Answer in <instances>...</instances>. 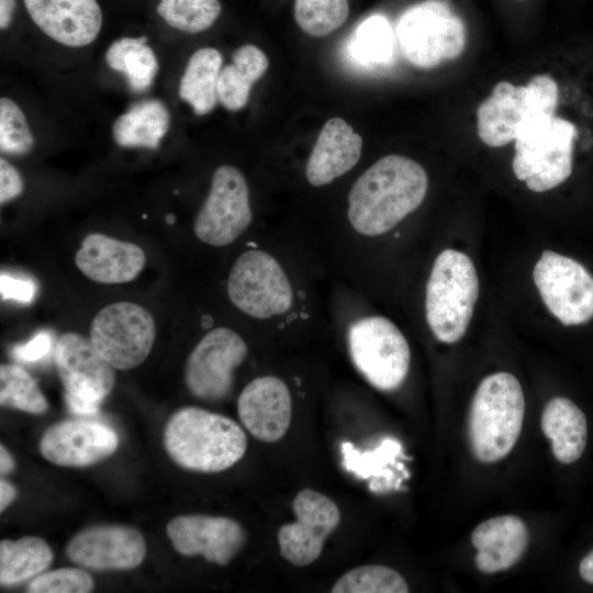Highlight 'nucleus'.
<instances>
[{"mask_svg":"<svg viewBox=\"0 0 593 593\" xmlns=\"http://www.w3.org/2000/svg\"><path fill=\"white\" fill-rule=\"evenodd\" d=\"M428 189L425 169L401 155H387L354 182L347 219L359 235L376 237L396 226L424 201Z\"/></svg>","mask_w":593,"mask_h":593,"instance_id":"obj_1","label":"nucleus"},{"mask_svg":"<svg viewBox=\"0 0 593 593\" xmlns=\"http://www.w3.org/2000/svg\"><path fill=\"white\" fill-rule=\"evenodd\" d=\"M164 446L183 469L215 473L237 463L247 450V436L233 419L197 406L177 410L164 429Z\"/></svg>","mask_w":593,"mask_h":593,"instance_id":"obj_2","label":"nucleus"},{"mask_svg":"<svg viewBox=\"0 0 593 593\" xmlns=\"http://www.w3.org/2000/svg\"><path fill=\"white\" fill-rule=\"evenodd\" d=\"M525 398L519 381L508 372L485 377L469 410L468 435L475 459L491 463L507 456L519 437Z\"/></svg>","mask_w":593,"mask_h":593,"instance_id":"obj_3","label":"nucleus"},{"mask_svg":"<svg viewBox=\"0 0 593 593\" xmlns=\"http://www.w3.org/2000/svg\"><path fill=\"white\" fill-rule=\"evenodd\" d=\"M479 296L475 267L466 254L445 249L435 259L425 292V315L437 340L454 344L470 324Z\"/></svg>","mask_w":593,"mask_h":593,"instance_id":"obj_4","label":"nucleus"},{"mask_svg":"<svg viewBox=\"0 0 593 593\" xmlns=\"http://www.w3.org/2000/svg\"><path fill=\"white\" fill-rule=\"evenodd\" d=\"M559 89L548 75H536L525 86L500 81L477 110V132L490 147L515 141L530 122L553 118Z\"/></svg>","mask_w":593,"mask_h":593,"instance_id":"obj_5","label":"nucleus"},{"mask_svg":"<svg viewBox=\"0 0 593 593\" xmlns=\"http://www.w3.org/2000/svg\"><path fill=\"white\" fill-rule=\"evenodd\" d=\"M575 125L553 116L533 121L515 138L512 167L515 177L529 190L545 192L556 188L572 172Z\"/></svg>","mask_w":593,"mask_h":593,"instance_id":"obj_6","label":"nucleus"},{"mask_svg":"<svg viewBox=\"0 0 593 593\" xmlns=\"http://www.w3.org/2000/svg\"><path fill=\"white\" fill-rule=\"evenodd\" d=\"M395 35L403 57L421 69L457 58L466 46L463 22L443 0H425L407 8L398 21Z\"/></svg>","mask_w":593,"mask_h":593,"instance_id":"obj_7","label":"nucleus"},{"mask_svg":"<svg viewBox=\"0 0 593 593\" xmlns=\"http://www.w3.org/2000/svg\"><path fill=\"white\" fill-rule=\"evenodd\" d=\"M350 359L358 372L380 391H393L409 373L411 349L389 318L369 315L354 321L347 333Z\"/></svg>","mask_w":593,"mask_h":593,"instance_id":"obj_8","label":"nucleus"},{"mask_svg":"<svg viewBox=\"0 0 593 593\" xmlns=\"http://www.w3.org/2000/svg\"><path fill=\"white\" fill-rule=\"evenodd\" d=\"M226 292L239 311L257 320L281 316L294 302L283 267L262 249H249L236 258L227 277Z\"/></svg>","mask_w":593,"mask_h":593,"instance_id":"obj_9","label":"nucleus"},{"mask_svg":"<svg viewBox=\"0 0 593 593\" xmlns=\"http://www.w3.org/2000/svg\"><path fill=\"white\" fill-rule=\"evenodd\" d=\"M55 363L69 411L78 416L97 414L114 387L115 372L90 338L63 334L55 346Z\"/></svg>","mask_w":593,"mask_h":593,"instance_id":"obj_10","label":"nucleus"},{"mask_svg":"<svg viewBox=\"0 0 593 593\" xmlns=\"http://www.w3.org/2000/svg\"><path fill=\"white\" fill-rule=\"evenodd\" d=\"M156 337L152 314L132 302L104 306L93 317L89 338L99 355L114 369L139 366L149 355Z\"/></svg>","mask_w":593,"mask_h":593,"instance_id":"obj_11","label":"nucleus"},{"mask_svg":"<svg viewBox=\"0 0 593 593\" xmlns=\"http://www.w3.org/2000/svg\"><path fill=\"white\" fill-rule=\"evenodd\" d=\"M251 220L249 188L245 176L231 165L217 167L193 223L197 238L210 246H227L243 235Z\"/></svg>","mask_w":593,"mask_h":593,"instance_id":"obj_12","label":"nucleus"},{"mask_svg":"<svg viewBox=\"0 0 593 593\" xmlns=\"http://www.w3.org/2000/svg\"><path fill=\"white\" fill-rule=\"evenodd\" d=\"M533 277L542 302L563 325H580L593 318V276L580 262L545 250Z\"/></svg>","mask_w":593,"mask_h":593,"instance_id":"obj_13","label":"nucleus"},{"mask_svg":"<svg viewBox=\"0 0 593 593\" xmlns=\"http://www.w3.org/2000/svg\"><path fill=\"white\" fill-rule=\"evenodd\" d=\"M242 336L228 327L210 329L188 356L184 382L192 395L203 401H221L232 390L234 371L247 356Z\"/></svg>","mask_w":593,"mask_h":593,"instance_id":"obj_14","label":"nucleus"},{"mask_svg":"<svg viewBox=\"0 0 593 593\" xmlns=\"http://www.w3.org/2000/svg\"><path fill=\"white\" fill-rule=\"evenodd\" d=\"M294 522L280 526L277 540L281 557L295 567H306L321 556L325 540L340 523V510L327 495L303 489L292 502Z\"/></svg>","mask_w":593,"mask_h":593,"instance_id":"obj_15","label":"nucleus"},{"mask_svg":"<svg viewBox=\"0 0 593 593\" xmlns=\"http://www.w3.org/2000/svg\"><path fill=\"white\" fill-rule=\"evenodd\" d=\"M166 532L180 555L202 556L219 566L228 564L246 542L243 526L225 516L180 515L168 523Z\"/></svg>","mask_w":593,"mask_h":593,"instance_id":"obj_16","label":"nucleus"},{"mask_svg":"<svg viewBox=\"0 0 593 593\" xmlns=\"http://www.w3.org/2000/svg\"><path fill=\"white\" fill-rule=\"evenodd\" d=\"M76 564L92 570H130L146 556V542L135 528L124 525H96L77 533L66 546Z\"/></svg>","mask_w":593,"mask_h":593,"instance_id":"obj_17","label":"nucleus"},{"mask_svg":"<svg viewBox=\"0 0 593 593\" xmlns=\"http://www.w3.org/2000/svg\"><path fill=\"white\" fill-rule=\"evenodd\" d=\"M119 437L110 426L89 419H66L49 426L41 437L40 451L61 467H88L110 457Z\"/></svg>","mask_w":593,"mask_h":593,"instance_id":"obj_18","label":"nucleus"},{"mask_svg":"<svg viewBox=\"0 0 593 593\" xmlns=\"http://www.w3.org/2000/svg\"><path fill=\"white\" fill-rule=\"evenodd\" d=\"M237 412L243 426L256 439L264 443L279 441L291 424V392L278 377H257L240 392Z\"/></svg>","mask_w":593,"mask_h":593,"instance_id":"obj_19","label":"nucleus"},{"mask_svg":"<svg viewBox=\"0 0 593 593\" xmlns=\"http://www.w3.org/2000/svg\"><path fill=\"white\" fill-rule=\"evenodd\" d=\"M24 5L44 34L68 47L91 44L102 27L97 0H24Z\"/></svg>","mask_w":593,"mask_h":593,"instance_id":"obj_20","label":"nucleus"},{"mask_svg":"<svg viewBox=\"0 0 593 593\" xmlns=\"http://www.w3.org/2000/svg\"><path fill=\"white\" fill-rule=\"evenodd\" d=\"M145 261V253L138 245L101 233L88 234L75 256L77 268L86 277L105 284L134 280Z\"/></svg>","mask_w":593,"mask_h":593,"instance_id":"obj_21","label":"nucleus"},{"mask_svg":"<svg viewBox=\"0 0 593 593\" xmlns=\"http://www.w3.org/2000/svg\"><path fill=\"white\" fill-rule=\"evenodd\" d=\"M361 149V136L345 120H327L305 165L309 183L323 187L342 177L358 163Z\"/></svg>","mask_w":593,"mask_h":593,"instance_id":"obj_22","label":"nucleus"},{"mask_svg":"<svg viewBox=\"0 0 593 593\" xmlns=\"http://www.w3.org/2000/svg\"><path fill=\"white\" fill-rule=\"evenodd\" d=\"M528 540V528L518 516L501 515L480 523L471 534L477 568L486 574L512 568L525 553Z\"/></svg>","mask_w":593,"mask_h":593,"instance_id":"obj_23","label":"nucleus"},{"mask_svg":"<svg viewBox=\"0 0 593 593\" xmlns=\"http://www.w3.org/2000/svg\"><path fill=\"white\" fill-rule=\"evenodd\" d=\"M541 429L559 462L573 463L582 456L588 439L586 418L571 400L551 399L541 414Z\"/></svg>","mask_w":593,"mask_h":593,"instance_id":"obj_24","label":"nucleus"},{"mask_svg":"<svg viewBox=\"0 0 593 593\" xmlns=\"http://www.w3.org/2000/svg\"><path fill=\"white\" fill-rule=\"evenodd\" d=\"M170 119L169 110L160 100H142L116 118L112 136L122 147L155 149L167 134Z\"/></svg>","mask_w":593,"mask_h":593,"instance_id":"obj_25","label":"nucleus"},{"mask_svg":"<svg viewBox=\"0 0 593 593\" xmlns=\"http://www.w3.org/2000/svg\"><path fill=\"white\" fill-rule=\"evenodd\" d=\"M269 67L262 49L245 44L235 49L232 61L222 67L217 81L219 102L228 111L243 109L249 99L254 83Z\"/></svg>","mask_w":593,"mask_h":593,"instance_id":"obj_26","label":"nucleus"},{"mask_svg":"<svg viewBox=\"0 0 593 593\" xmlns=\"http://www.w3.org/2000/svg\"><path fill=\"white\" fill-rule=\"evenodd\" d=\"M222 64V54L214 47L199 48L189 57L178 93L197 115L209 114L219 101L217 81Z\"/></svg>","mask_w":593,"mask_h":593,"instance_id":"obj_27","label":"nucleus"},{"mask_svg":"<svg viewBox=\"0 0 593 593\" xmlns=\"http://www.w3.org/2000/svg\"><path fill=\"white\" fill-rule=\"evenodd\" d=\"M54 553L42 538L25 536L0 542V583L11 586L34 579L52 563Z\"/></svg>","mask_w":593,"mask_h":593,"instance_id":"obj_28","label":"nucleus"},{"mask_svg":"<svg viewBox=\"0 0 593 593\" xmlns=\"http://www.w3.org/2000/svg\"><path fill=\"white\" fill-rule=\"evenodd\" d=\"M108 66L122 74L135 92L147 90L158 71L155 52L147 45V38L121 37L110 44L105 52Z\"/></svg>","mask_w":593,"mask_h":593,"instance_id":"obj_29","label":"nucleus"},{"mask_svg":"<svg viewBox=\"0 0 593 593\" xmlns=\"http://www.w3.org/2000/svg\"><path fill=\"white\" fill-rule=\"evenodd\" d=\"M0 404L30 414H44L48 402L36 381L23 368L4 363L0 367Z\"/></svg>","mask_w":593,"mask_h":593,"instance_id":"obj_30","label":"nucleus"},{"mask_svg":"<svg viewBox=\"0 0 593 593\" xmlns=\"http://www.w3.org/2000/svg\"><path fill=\"white\" fill-rule=\"evenodd\" d=\"M156 10L169 26L197 34L214 24L222 5L220 0H159Z\"/></svg>","mask_w":593,"mask_h":593,"instance_id":"obj_31","label":"nucleus"},{"mask_svg":"<svg viewBox=\"0 0 593 593\" xmlns=\"http://www.w3.org/2000/svg\"><path fill=\"white\" fill-rule=\"evenodd\" d=\"M332 593H407L406 580L396 570L382 564L350 569L332 586Z\"/></svg>","mask_w":593,"mask_h":593,"instance_id":"obj_32","label":"nucleus"},{"mask_svg":"<svg viewBox=\"0 0 593 593\" xmlns=\"http://www.w3.org/2000/svg\"><path fill=\"white\" fill-rule=\"evenodd\" d=\"M349 15L348 0H294L293 16L307 35L323 37L339 29Z\"/></svg>","mask_w":593,"mask_h":593,"instance_id":"obj_33","label":"nucleus"},{"mask_svg":"<svg viewBox=\"0 0 593 593\" xmlns=\"http://www.w3.org/2000/svg\"><path fill=\"white\" fill-rule=\"evenodd\" d=\"M394 35L385 18L372 15L354 34L350 51L363 65H383L393 54Z\"/></svg>","mask_w":593,"mask_h":593,"instance_id":"obj_34","label":"nucleus"},{"mask_svg":"<svg viewBox=\"0 0 593 593\" xmlns=\"http://www.w3.org/2000/svg\"><path fill=\"white\" fill-rule=\"evenodd\" d=\"M34 138L22 109L11 99H0V148L10 155L27 154Z\"/></svg>","mask_w":593,"mask_h":593,"instance_id":"obj_35","label":"nucleus"},{"mask_svg":"<svg viewBox=\"0 0 593 593\" xmlns=\"http://www.w3.org/2000/svg\"><path fill=\"white\" fill-rule=\"evenodd\" d=\"M91 575L80 568H60L43 572L31 580L29 593H88L93 590Z\"/></svg>","mask_w":593,"mask_h":593,"instance_id":"obj_36","label":"nucleus"},{"mask_svg":"<svg viewBox=\"0 0 593 593\" xmlns=\"http://www.w3.org/2000/svg\"><path fill=\"white\" fill-rule=\"evenodd\" d=\"M37 284L31 278L1 272L0 292L3 300L31 303L36 294Z\"/></svg>","mask_w":593,"mask_h":593,"instance_id":"obj_37","label":"nucleus"},{"mask_svg":"<svg viewBox=\"0 0 593 593\" xmlns=\"http://www.w3.org/2000/svg\"><path fill=\"white\" fill-rule=\"evenodd\" d=\"M53 345L52 334L47 331L36 333L29 342L12 347V357L20 362L32 363L44 359Z\"/></svg>","mask_w":593,"mask_h":593,"instance_id":"obj_38","label":"nucleus"},{"mask_svg":"<svg viewBox=\"0 0 593 593\" xmlns=\"http://www.w3.org/2000/svg\"><path fill=\"white\" fill-rule=\"evenodd\" d=\"M23 191V180L19 171L4 158H0V202L4 204L18 198Z\"/></svg>","mask_w":593,"mask_h":593,"instance_id":"obj_39","label":"nucleus"},{"mask_svg":"<svg viewBox=\"0 0 593 593\" xmlns=\"http://www.w3.org/2000/svg\"><path fill=\"white\" fill-rule=\"evenodd\" d=\"M16 496L15 488L5 480L0 481V512H4Z\"/></svg>","mask_w":593,"mask_h":593,"instance_id":"obj_40","label":"nucleus"},{"mask_svg":"<svg viewBox=\"0 0 593 593\" xmlns=\"http://www.w3.org/2000/svg\"><path fill=\"white\" fill-rule=\"evenodd\" d=\"M15 0H0V27L5 30L12 22Z\"/></svg>","mask_w":593,"mask_h":593,"instance_id":"obj_41","label":"nucleus"},{"mask_svg":"<svg viewBox=\"0 0 593 593\" xmlns=\"http://www.w3.org/2000/svg\"><path fill=\"white\" fill-rule=\"evenodd\" d=\"M579 573L585 582L593 584V550L580 561Z\"/></svg>","mask_w":593,"mask_h":593,"instance_id":"obj_42","label":"nucleus"},{"mask_svg":"<svg viewBox=\"0 0 593 593\" xmlns=\"http://www.w3.org/2000/svg\"><path fill=\"white\" fill-rule=\"evenodd\" d=\"M14 469V461L11 454L8 449L1 445L0 446V473L2 475L9 474Z\"/></svg>","mask_w":593,"mask_h":593,"instance_id":"obj_43","label":"nucleus"},{"mask_svg":"<svg viewBox=\"0 0 593 593\" xmlns=\"http://www.w3.org/2000/svg\"><path fill=\"white\" fill-rule=\"evenodd\" d=\"M516 1H524V0H516Z\"/></svg>","mask_w":593,"mask_h":593,"instance_id":"obj_44","label":"nucleus"}]
</instances>
